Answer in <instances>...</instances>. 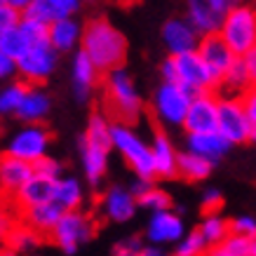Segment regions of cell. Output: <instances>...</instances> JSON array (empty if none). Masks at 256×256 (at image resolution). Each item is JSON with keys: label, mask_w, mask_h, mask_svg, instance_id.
<instances>
[{"label": "cell", "mask_w": 256, "mask_h": 256, "mask_svg": "<svg viewBox=\"0 0 256 256\" xmlns=\"http://www.w3.org/2000/svg\"><path fill=\"white\" fill-rule=\"evenodd\" d=\"M80 50L92 59V64L104 76L110 70L124 68L127 62V38L106 16H94L85 24Z\"/></svg>", "instance_id": "cell-1"}, {"label": "cell", "mask_w": 256, "mask_h": 256, "mask_svg": "<svg viewBox=\"0 0 256 256\" xmlns=\"http://www.w3.org/2000/svg\"><path fill=\"white\" fill-rule=\"evenodd\" d=\"M101 110L113 122L136 124L144 118V99L127 68L110 70L101 80Z\"/></svg>", "instance_id": "cell-2"}, {"label": "cell", "mask_w": 256, "mask_h": 256, "mask_svg": "<svg viewBox=\"0 0 256 256\" xmlns=\"http://www.w3.org/2000/svg\"><path fill=\"white\" fill-rule=\"evenodd\" d=\"M193 96L195 94H190L186 87L176 85V82H160L150 99V116L156 120L158 130H162V132L184 130Z\"/></svg>", "instance_id": "cell-3"}, {"label": "cell", "mask_w": 256, "mask_h": 256, "mask_svg": "<svg viewBox=\"0 0 256 256\" xmlns=\"http://www.w3.org/2000/svg\"><path fill=\"white\" fill-rule=\"evenodd\" d=\"M113 150L124 160L136 178L156 181V164L150 153V141L141 136L134 124L113 122Z\"/></svg>", "instance_id": "cell-4"}, {"label": "cell", "mask_w": 256, "mask_h": 256, "mask_svg": "<svg viewBox=\"0 0 256 256\" xmlns=\"http://www.w3.org/2000/svg\"><path fill=\"white\" fill-rule=\"evenodd\" d=\"M218 36L233 50L235 56H247L256 50V8L252 2H238L228 12Z\"/></svg>", "instance_id": "cell-5"}, {"label": "cell", "mask_w": 256, "mask_h": 256, "mask_svg": "<svg viewBox=\"0 0 256 256\" xmlns=\"http://www.w3.org/2000/svg\"><path fill=\"white\" fill-rule=\"evenodd\" d=\"M94 233H96V218L92 214H87L85 210H78L66 212L47 240L62 249L66 256H73L82 244L92 240Z\"/></svg>", "instance_id": "cell-6"}, {"label": "cell", "mask_w": 256, "mask_h": 256, "mask_svg": "<svg viewBox=\"0 0 256 256\" xmlns=\"http://www.w3.org/2000/svg\"><path fill=\"white\" fill-rule=\"evenodd\" d=\"M50 146H52V132L45 124H22L16 132L10 134L5 153L28 164H38L50 156Z\"/></svg>", "instance_id": "cell-7"}, {"label": "cell", "mask_w": 256, "mask_h": 256, "mask_svg": "<svg viewBox=\"0 0 256 256\" xmlns=\"http://www.w3.org/2000/svg\"><path fill=\"white\" fill-rule=\"evenodd\" d=\"M218 134L226 136L233 146L252 144L254 122H252L240 96H221L218 94Z\"/></svg>", "instance_id": "cell-8"}, {"label": "cell", "mask_w": 256, "mask_h": 256, "mask_svg": "<svg viewBox=\"0 0 256 256\" xmlns=\"http://www.w3.org/2000/svg\"><path fill=\"white\" fill-rule=\"evenodd\" d=\"M56 64H59V52L50 42H38L16 62L19 80H24L26 85L42 87L47 80L54 76Z\"/></svg>", "instance_id": "cell-9"}, {"label": "cell", "mask_w": 256, "mask_h": 256, "mask_svg": "<svg viewBox=\"0 0 256 256\" xmlns=\"http://www.w3.org/2000/svg\"><path fill=\"white\" fill-rule=\"evenodd\" d=\"M176 66V85L186 87L190 94H204V92H218V82L207 68L200 52H188V54L174 56Z\"/></svg>", "instance_id": "cell-10"}, {"label": "cell", "mask_w": 256, "mask_h": 256, "mask_svg": "<svg viewBox=\"0 0 256 256\" xmlns=\"http://www.w3.org/2000/svg\"><path fill=\"white\" fill-rule=\"evenodd\" d=\"M233 0H184L186 19L200 31V36H214L221 31L228 12L233 10Z\"/></svg>", "instance_id": "cell-11"}, {"label": "cell", "mask_w": 256, "mask_h": 256, "mask_svg": "<svg viewBox=\"0 0 256 256\" xmlns=\"http://www.w3.org/2000/svg\"><path fill=\"white\" fill-rule=\"evenodd\" d=\"M186 224H184V216L181 212L176 210H167V212H156L150 214L146 224V230H144V240L148 242V247H170L174 244L176 247L178 242L186 238Z\"/></svg>", "instance_id": "cell-12"}, {"label": "cell", "mask_w": 256, "mask_h": 256, "mask_svg": "<svg viewBox=\"0 0 256 256\" xmlns=\"http://www.w3.org/2000/svg\"><path fill=\"white\" fill-rule=\"evenodd\" d=\"M101 80H104V73L94 66L92 59L82 50H78L73 54V62H70V90H73L76 101L90 104L96 90H101Z\"/></svg>", "instance_id": "cell-13"}, {"label": "cell", "mask_w": 256, "mask_h": 256, "mask_svg": "<svg viewBox=\"0 0 256 256\" xmlns=\"http://www.w3.org/2000/svg\"><path fill=\"white\" fill-rule=\"evenodd\" d=\"M202 42L200 31L186 16H172L162 24V45L167 50V56H181L188 52H198Z\"/></svg>", "instance_id": "cell-14"}, {"label": "cell", "mask_w": 256, "mask_h": 256, "mask_svg": "<svg viewBox=\"0 0 256 256\" xmlns=\"http://www.w3.org/2000/svg\"><path fill=\"white\" fill-rule=\"evenodd\" d=\"M186 134H207L218 132V92L195 94L190 110L184 122Z\"/></svg>", "instance_id": "cell-15"}, {"label": "cell", "mask_w": 256, "mask_h": 256, "mask_svg": "<svg viewBox=\"0 0 256 256\" xmlns=\"http://www.w3.org/2000/svg\"><path fill=\"white\" fill-rule=\"evenodd\" d=\"M139 210V200L124 186H108L99 198V214L110 224H127Z\"/></svg>", "instance_id": "cell-16"}, {"label": "cell", "mask_w": 256, "mask_h": 256, "mask_svg": "<svg viewBox=\"0 0 256 256\" xmlns=\"http://www.w3.org/2000/svg\"><path fill=\"white\" fill-rule=\"evenodd\" d=\"M113 150L106 144H96V141L87 139L85 134L78 141V153H80V164H82V174L85 181L92 188L101 186V181L106 178L108 172V153Z\"/></svg>", "instance_id": "cell-17"}, {"label": "cell", "mask_w": 256, "mask_h": 256, "mask_svg": "<svg viewBox=\"0 0 256 256\" xmlns=\"http://www.w3.org/2000/svg\"><path fill=\"white\" fill-rule=\"evenodd\" d=\"M198 52H200V56L204 59L207 68L212 70V76L216 78V82H221V78L230 70V66L240 59V56L233 54V50L226 45L224 38H221L218 33H214V36H204L202 42H200V47H198Z\"/></svg>", "instance_id": "cell-18"}, {"label": "cell", "mask_w": 256, "mask_h": 256, "mask_svg": "<svg viewBox=\"0 0 256 256\" xmlns=\"http://www.w3.org/2000/svg\"><path fill=\"white\" fill-rule=\"evenodd\" d=\"M31 176H33V164L24 162V160L10 156L5 150L0 153V198L12 200Z\"/></svg>", "instance_id": "cell-19"}, {"label": "cell", "mask_w": 256, "mask_h": 256, "mask_svg": "<svg viewBox=\"0 0 256 256\" xmlns=\"http://www.w3.org/2000/svg\"><path fill=\"white\" fill-rule=\"evenodd\" d=\"M150 153H153V164H156V178H176L178 176V153L172 144L170 134L162 130H156L150 139Z\"/></svg>", "instance_id": "cell-20"}, {"label": "cell", "mask_w": 256, "mask_h": 256, "mask_svg": "<svg viewBox=\"0 0 256 256\" xmlns=\"http://www.w3.org/2000/svg\"><path fill=\"white\" fill-rule=\"evenodd\" d=\"M54 184L52 178H45L36 174L33 172V176L24 184V188L19 193L12 198V204H14L16 214H22V212L31 210V207H38V204H47V202H52V195H54Z\"/></svg>", "instance_id": "cell-21"}, {"label": "cell", "mask_w": 256, "mask_h": 256, "mask_svg": "<svg viewBox=\"0 0 256 256\" xmlns=\"http://www.w3.org/2000/svg\"><path fill=\"white\" fill-rule=\"evenodd\" d=\"M82 8H85V0H36L24 16H31V19L52 26L54 22L78 16Z\"/></svg>", "instance_id": "cell-22"}, {"label": "cell", "mask_w": 256, "mask_h": 256, "mask_svg": "<svg viewBox=\"0 0 256 256\" xmlns=\"http://www.w3.org/2000/svg\"><path fill=\"white\" fill-rule=\"evenodd\" d=\"M233 144L221 136L218 132H207V134H186V150L195 153V156L210 160L212 164L221 162L228 153H230Z\"/></svg>", "instance_id": "cell-23"}, {"label": "cell", "mask_w": 256, "mask_h": 256, "mask_svg": "<svg viewBox=\"0 0 256 256\" xmlns=\"http://www.w3.org/2000/svg\"><path fill=\"white\" fill-rule=\"evenodd\" d=\"M50 110H52V96L47 94L45 87L28 85V92L24 96L14 118L22 124H42L50 116Z\"/></svg>", "instance_id": "cell-24"}, {"label": "cell", "mask_w": 256, "mask_h": 256, "mask_svg": "<svg viewBox=\"0 0 256 256\" xmlns=\"http://www.w3.org/2000/svg\"><path fill=\"white\" fill-rule=\"evenodd\" d=\"M82 33H85V24H80L78 16L54 22L50 26V45L59 54H68V52L76 54L82 45Z\"/></svg>", "instance_id": "cell-25"}, {"label": "cell", "mask_w": 256, "mask_h": 256, "mask_svg": "<svg viewBox=\"0 0 256 256\" xmlns=\"http://www.w3.org/2000/svg\"><path fill=\"white\" fill-rule=\"evenodd\" d=\"M52 202H54L64 214H66V212L82 210V204H85V188H82V181H78L76 176L64 174V176L54 184Z\"/></svg>", "instance_id": "cell-26"}, {"label": "cell", "mask_w": 256, "mask_h": 256, "mask_svg": "<svg viewBox=\"0 0 256 256\" xmlns=\"http://www.w3.org/2000/svg\"><path fill=\"white\" fill-rule=\"evenodd\" d=\"M62 216H64V212L56 207L54 202H47V204H38V207H31V210L22 212L19 221L26 224L28 228H33L42 238H50V233L54 230V226L59 224Z\"/></svg>", "instance_id": "cell-27"}, {"label": "cell", "mask_w": 256, "mask_h": 256, "mask_svg": "<svg viewBox=\"0 0 256 256\" xmlns=\"http://www.w3.org/2000/svg\"><path fill=\"white\" fill-rule=\"evenodd\" d=\"M249 90H254V82L249 78L244 59H238V62L230 66V70L221 78V82H218V94H221V96H240L242 99Z\"/></svg>", "instance_id": "cell-28"}, {"label": "cell", "mask_w": 256, "mask_h": 256, "mask_svg": "<svg viewBox=\"0 0 256 256\" xmlns=\"http://www.w3.org/2000/svg\"><path fill=\"white\" fill-rule=\"evenodd\" d=\"M212 170L214 164L204 158L195 156L190 150H181L178 153V178H184L188 184H200V181H207L212 176Z\"/></svg>", "instance_id": "cell-29"}, {"label": "cell", "mask_w": 256, "mask_h": 256, "mask_svg": "<svg viewBox=\"0 0 256 256\" xmlns=\"http://www.w3.org/2000/svg\"><path fill=\"white\" fill-rule=\"evenodd\" d=\"M198 230L202 233V238L207 240L210 247L224 242L228 235H233L230 233V218H226L221 212H216V214H202V221L198 226Z\"/></svg>", "instance_id": "cell-30"}, {"label": "cell", "mask_w": 256, "mask_h": 256, "mask_svg": "<svg viewBox=\"0 0 256 256\" xmlns=\"http://www.w3.org/2000/svg\"><path fill=\"white\" fill-rule=\"evenodd\" d=\"M45 240L40 233H36L33 228H28L26 224H19L14 226V230L10 233L8 242H5V249L12 252V254H26V252H33V249L40 247V242Z\"/></svg>", "instance_id": "cell-31"}, {"label": "cell", "mask_w": 256, "mask_h": 256, "mask_svg": "<svg viewBox=\"0 0 256 256\" xmlns=\"http://www.w3.org/2000/svg\"><path fill=\"white\" fill-rule=\"evenodd\" d=\"M26 92L28 85L24 80H12L5 87H0V118H14Z\"/></svg>", "instance_id": "cell-32"}, {"label": "cell", "mask_w": 256, "mask_h": 256, "mask_svg": "<svg viewBox=\"0 0 256 256\" xmlns=\"http://www.w3.org/2000/svg\"><path fill=\"white\" fill-rule=\"evenodd\" d=\"M31 47H33L31 38L24 33V28L19 26V24H16L14 28H10V31L0 38V50H2L5 54H10L12 59H16V62H19Z\"/></svg>", "instance_id": "cell-33"}, {"label": "cell", "mask_w": 256, "mask_h": 256, "mask_svg": "<svg viewBox=\"0 0 256 256\" xmlns=\"http://www.w3.org/2000/svg\"><path fill=\"white\" fill-rule=\"evenodd\" d=\"M207 256H252V240L240 235H228L224 242L210 247Z\"/></svg>", "instance_id": "cell-34"}, {"label": "cell", "mask_w": 256, "mask_h": 256, "mask_svg": "<svg viewBox=\"0 0 256 256\" xmlns=\"http://www.w3.org/2000/svg\"><path fill=\"white\" fill-rule=\"evenodd\" d=\"M207 252H210V244L198 228L188 230L186 238L174 247V256H207Z\"/></svg>", "instance_id": "cell-35"}, {"label": "cell", "mask_w": 256, "mask_h": 256, "mask_svg": "<svg viewBox=\"0 0 256 256\" xmlns=\"http://www.w3.org/2000/svg\"><path fill=\"white\" fill-rule=\"evenodd\" d=\"M139 210H146V212H150V214H156V212L174 210V204H172V195L167 193V190H162V188L153 186L139 200Z\"/></svg>", "instance_id": "cell-36"}, {"label": "cell", "mask_w": 256, "mask_h": 256, "mask_svg": "<svg viewBox=\"0 0 256 256\" xmlns=\"http://www.w3.org/2000/svg\"><path fill=\"white\" fill-rule=\"evenodd\" d=\"M16 224H19V214H16L14 204L5 198H0V247H5V242Z\"/></svg>", "instance_id": "cell-37"}, {"label": "cell", "mask_w": 256, "mask_h": 256, "mask_svg": "<svg viewBox=\"0 0 256 256\" xmlns=\"http://www.w3.org/2000/svg\"><path fill=\"white\" fill-rule=\"evenodd\" d=\"M146 247L148 244H146L144 238H139V235H130V238H122L120 242H116L113 256H139Z\"/></svg>", "instance_id": "cell-38"}, {"label": "cell", "mask_w": 256, "mask_h": 256, "mask_svg": "<svg viewBox=\"0 0 256 256\" xmlns=\"http://www.w3.org/2000/svg\"><path fill=\"white\" fill-rule=\"evenodd\" d=\"M230 233L240 235V238H247V240H254L256 238V218L249 216V214L233 216L230 218Z\"/></svg>", "instance_id": "cell-39"}, {"label": "cell", "mask_w": 256, "mask_h": 256, "mask_svg": "<svg viewBox=\"0 0 256 256\" xmlns=\"http://www.w3.org/2000/svg\"><path fill=\"white\" fill-rule=\"evenodd\" d=\"M33 172L36 174H40V176L45 178H52V181H59V178L64 176V167L59 160H54L52 156H47L45 160H40L38 164H33Z\"/></svg>", "instance_id": "cell-40"}, {"label": "cell", "mask_w": 256, "mask_h": 256, "mask_svg": "<svg viewBox=\"0 0 256 256\" xmlns=\"http://www.w3.org/2000/svg\"><path fill=\"white\" fill-rule=\"evenodd\" d=\"M200 207H202V214H216V212H221V207H224V193L218 188H204Z\"/></svg>", "instance_id": "cell-41"}, {"label": "cell", "mask_w": 256, "mask_h": 256, "mask_svg": "<svg viewBox=\"0 0 256 256\" xmlns=\"http://www.w3.org/2000/svg\"><path fill=\"white\" fill-rule=\"evenodd\" d=\"M12 80H19L16 59H12L10 54H5V52L0 50V82H12Z\"/></svg>", "instance_id": "cell-42"}, {"label": "cell", "mask_w": 256, "mask_h": 256, "mask_svg": "<svg viewBox=\"0 0 256 256\" xmlns=\"http://www.w3.org/2000/svg\"><path fill=\"white\" fill-rule=\"evenodd\" d=\"M19 22H22V14L14 12V10H10L8 5H2V8H0V38H2L10 28H14Z\"/></svg>", "instance_id": "cell-43"}, {"label": "cell", "mask_w": 256, "mask_h": 256, "mask_svg": "<svg viewBox=\"0 0 256 256\" xmlns=\"http://www.w3.org/2000/svg\"><path fill=\"white\" fill-rule=\"evenodd\" d=\"M153 186H156V181H148V178H134L132 186H130V190H132V195L136 198V200H141V198H144V195H146Z\"/></svg>", "instance_id": "cell-44"}, {"label": "cell", "mask_w": 256, "mask_h": 256, "mask_svg": "<svg viewBox=\"0 0 256 256\" xmlns=\"http://www.w3.org/2000/svg\"><path fill=\"white\" fill-rule=\"evenodd\" d=\"M242 104H244V108H247L249 118H252V122H254V127H256V87L249 90V92L242 96Z\"/></svg>", "instance_id": "cell-45"}, {"label": "cell", "mask_w": 256, "mask_h": 256, "mask_svg": "<svg viewBox=\"0 0 256 256\" xmlns=\"http://www.w3.org/2000/svg\"><path fill=\"white\" fill-rule=\"evenodd\" d=\"M33 2H36V0H5V5H8L10 10H14V12H19L22 16L31 10Z\"/></svg>", "instance_id": "cell-46"}, {"label": "cell", "mask_w": 256, "mask_h": 256, "mask_svg": "<svg viewBox=\"0 0 256 256\" xmlns=\"http://www.w3.org/2000/svg\"><path fill=\"white\" fill-rule=\"evenodd\" d=\"M244 59V66H247V70H249V78H252V82H254V87H256V50H252L247 56H242Z\"/></svg>", "instance_id": "cell-47"}, {"label": "cell", "mask_w": 256, "mask_h": 256, "mask_svg": "<svg viewBox=\"0 0 256 256\" xmlns=\"http://www.w3.org/2000/svg\"><path fill=\"white\" fill-rule=\"evenodd\" d=\"M139 256H170V254H164L162 249H158V247H146ZM172 256H174V254H172Z\"/></svg>", "instance_id": "cell-48"}, {"label": "cell", "mask_w": 256, "mask_h": 256, "mask_svg": "<svg viewBox=\"0 0 256 256\" xmlns=\"http://www.w3.org/2000/svg\"><path fill=\"white\" fill-rule=\"evenodd\" d=\"M0 256H14V254H12V252H8L5 247H0Z\"/></svg>", "instance_id": "cell-49"}, {"label": "cell", "mask_w": 256, "mask_h": 256, "mask_svg": "<svg viewBox=\"0 0 256 256\" xmlns=\"http://www.w3.org/2000/svg\"><path fill=\"white\" fill-rule=\"evenodd\" d=\"M252 256H256V238L252 240Z\"/></svg>", "instance_id": "cell-50"}, {"label": "cell", "mask_w": 256, "mask_h": 256, "mask_svg": "<svg viewBox=\"0 0 256 256\" xmlns=\"http://www.w3.org/2000/svg\"><path fill=\"white\" fill-rule=\"evenodd\" d=\"M252 144H256V127H254V134H252Z\"/></svg>", "instance_id": "cell-51"}, {"label": "cell", "mask_w": 256, "mask_h": 256, "mask_svg": "<svg viewBox=\"0 0 256 256\" xmlns=\"http://www.w3.org/2000/svg\"><path fill=\"white\" fill-rule=\"evenodd\" d=\"M235 5H238V2H252V0H233Z\"/></svg>", "instance_id": "cell-52"}, {"label": "cell", "mask_w": 256, "mask_h": 256, "mask_svg": "<svg viewBox=\"0 0 256 256\" xmlns=\"http://www.w3.org/2000/svg\"><path fill=\"white\" fill-rule=\"evenodd\" d=\"M2 5H5V0H0V8H2Z\"/></svg>", "instance_id": "cell-53"}, {"label": "cell", "mask_w": 256, "mask_h": 256, "mask_svg": "<svg viewBox=\"0 0 256 256\" xmlns=\"http://www.w3.org/2000/svg\"><path fill=\"white\" fill-rule=\"evenodd\" d=\"M252 5H254V8H256V0H252Z\"/></svg>", "instance_id": "cell-54"}]
</instances>
